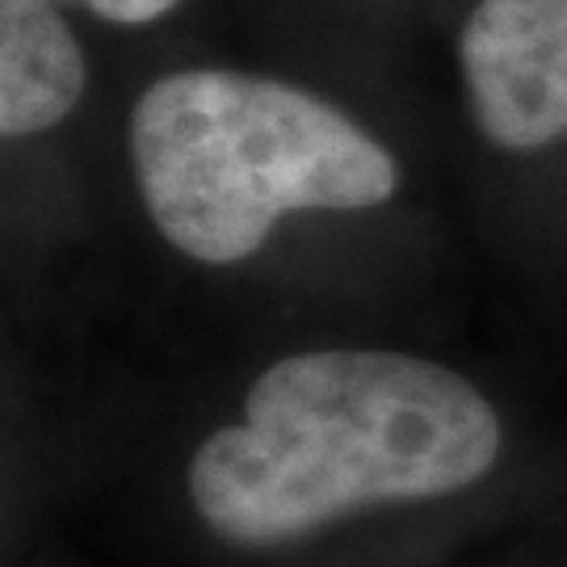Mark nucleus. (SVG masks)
Returning a JSON list of instances; mask_svg holds the SVG:
<instances>
[{
  "label": "nucleus",
  "mask_w": 567,
  "mask_h": 567,
  "mask_svg": "<svg viewBox=\"0 0 567 567\" xmlns=\"http://www.w3.org/2000/svg\"><path fill=\"white\" fill-rule=\"evenodd\" d=\"M501 421L446 365L379 349L295 353L206 437L189 496L227 543H286L383 501L450 496L492 471Z\"/></svg>",
  "instance_id": "f257e3e1"
},
{
  "label": "nucleus",
  "mask_w": 567,
  "mask_h": 567,
  "mask_svg": "<svg viewBox=\"0 0 567 567\" xmlns=\"http://www.w3.org/2000/svg\"><path fill=\"white\" fill-rule=\"evenodd\" d=\"M143 206L206 265L252 257L286 210H362L395 194V161L303 89L240 72H177L131 114Z\"/></svg>",
  "instance_id": "f03ea898"
},
{
  "label": "nucleus",
  "mask_w": 567,
  "mask_h": 567,
  "mask_svg": "<svg viewBox=\"0 0 567 567\" xmlns=\"http://www.w3.org/2000/svg\"><path fill=\"white\" fill-rule=\"evenodd\" d=\"M458 60L492 143L534 152L567 135V0H480Z\"/></svg>",
  "instance_id": "7ed1b4c3"
},
{
  "label": "nucleus",
  "mask_w": 567,
  "mask_h": 567,
  "mask_svg": "<svg viewBox=\"0 0 567 567\" xmlns=\"http://www.w3.org/2000/svg\"><path fill=\"white\" fill-rule=\"evenodd\" d=\"M84 60L51 0H0V131L39 135L72 114Z\"/></svg>",
  "instance_id": "20e7f679"
},
{
  "label": "nucleus",
  "mask_w": 567,
  "mask_h": 567,
  "mask_svg": "<svg viewBox=\"0 0 567 567\" xmlns=\"http://www.w3.org/2000/svg\"><path fill=\"white\" fill-rule=\"evenodd\" d=\"M93 13H102L105 21H118V25H140V21L161 18L164 9H173L177 0H89Z\"/></svg>",
  "instance_id": "39448f33"
}]
</instances>
